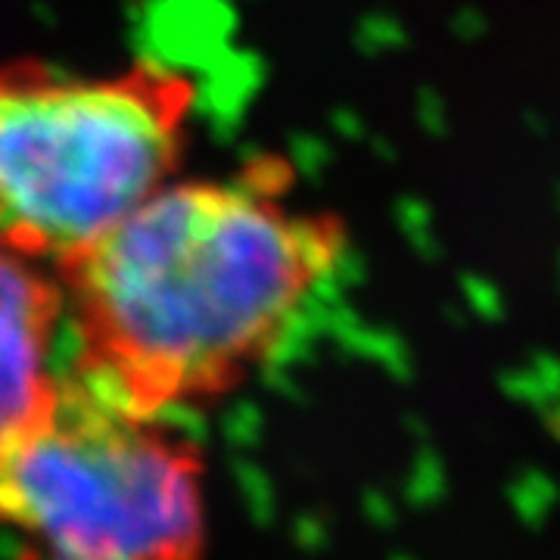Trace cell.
I'll return each mask as SVG.
<instances>
[{"instance_id":"3","label":"cell","mask_w":560,"mask_h":560,"mask_svg":"<svg viewBox=\"0 0 560 560\" xmlns=\"http://www.w3.org/2000/svg\"><path fill=\"white\" fill-rule=\"evenodd\" d=\"M0 533L22 560H206V455L62 371L0 436Z\"/></svg>"},{"instance_id":"1","label":"cell","mask_w":560,"mask_h":560,"mask_svg":"<svg viewBox=\"0 0 560 560\" xmlns=\"http://www.w3.org/2000/svg\"><path fill=\"white\" fill-rule=\"evenodd\" d=\"M349 243L287 160L178 175L54 265L66 371L143 415L215 405L278 359Z\"/></svg>"},{"instance_id":"4","label":"cell","mask_w":560,"mask_h":560,"mask_svg":"<svg viewBox=\"0 0 560 560\" xmlns=\"http://www.w3.org/2000/svg\"><path fill=\"white\" fill-rule=\"evenodd\" d=\"M62 290L50 265L0 243V436L60 381Z\"/></svg>"},{"instance_id":"2","label":"cell","mask_w":560,"mask_h":560,"mask_svg":"<svg viewBox=\"0 0 560 560\" xmlns=\"http://www.w3.org/2000/svg\"><path fill=\"white\" fill-rule=\"evenodd\" d=\"M200 81L162 60H0V243L57 265L180 175Z\"/></svg>"}]
</instances>
